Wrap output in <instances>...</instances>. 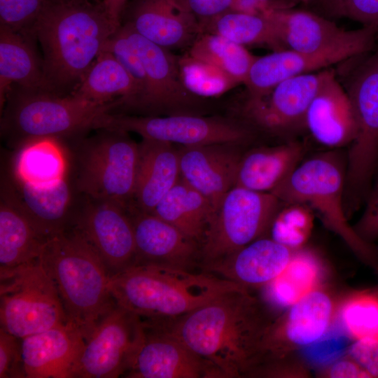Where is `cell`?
Wrapping results in <instances>:
<instances>
[{
    "instance_id": "cell-1",
    "label": "cell",
    "mask_w": 378,
    "mask_h": 378,
    "mask_svg": "<svg viewBox=\"0 0 378 378\" xmlns=\"http://www.w3.org/2000/svg\"><path fill=\"white\" fill-rule=\"evenodd\" d=\"M147 319L213 364L224 378L252 377L272 321L264 302L244 287L179 316Z\"/></svg>"
},
{
    "instance_id": "cell-2",
    "label": "cell",
    "mask_w": 378,
    "mask_h": 378,
    "mask_svg": "<svg viewBox=\"0 0 378 378\" xmlns=\"http://www.w3.org/2000/svg\"><path fill=\"white\" fill-rule=\"evenodd\" d=\"M120 27L103 4L50 1L32 31L42 46L43 69L52 88L80 82Z\"/></svg>"
},
{
    "instance_id": "cell-3",
    "label": "cell",
    "mask_w": 378,
    "mask_h": 378,
    "mask_svg": "<svg viewBox=\"0 0 378 378\" xmlns=\"http://www.w3.org/2000/svg\"><path fill=\"white\" fill-rule=\"evenodd\" d=\"M241 287L205 271L147 264L132 266L109 280L116 304L145 318L179 316Z\"/></svg>"
},
{
    "instance_id": "cell-4",
    "label": "cell",
    "mask_w": 378,
    "mask_h": 378,
    "mask_svg": "<svg viewBox=\"0 0 378 378\" xmlns=\"http://www.w3.org/2000/svg\"><path fill=\"white\" fill-rule=\"evenodd\" d=\"M39 260L57 288L68 320L86 339L117 304L103 261L74 227L48 239Z\"/></svg>"
},
{
    "instance_id": "cell-5",
    "label": "cell",
    "mask_w": 378,
    "mask_h": 378,
    "mask_svg": "<svg viewBox=\"0 0 378 378\" xmlns=\"http://www.w3.org/2000/svg\"><path fill=\"white\" fill-rule=\"evenodd\" d=\"M346 159L339 149L315 155L300 163L271 193L281 203L307 206L339 235L364 264L378 274V249L363 241L349 223L344 206Z\"/></svg>"
},
{
    "instance_id": "cell-6",
    "label": "cell",
    "mask_w": 378,
    "mask_h": 378,
    "mask_svg": "<svg viewBox=\"0 0 378 378\" xmlns=\"http://www.w3.org/2000/svg\"><path fill=\"white\" fill-rule=\"evenodd\" d=\"M343 87L351 101L357 132L346 155L344 206L358 211L366 200L378 169V45L346 59Z\"/></svg>"
},
{
    "instance_id": "cell-7",
    "label": "cell",
    "mask_w": 378,
    "mask_h": 378,
    "mask_svg": "<svg viewBox=\"0 0 378 378\" xmlns=\"http://www.w3.org/2000/svg\"><path fill=\"white\" fill-rule=\"evenodd\" d=\"M99 130L69 147L71 177L80 193L130 209L134 206L139 144L128 132Z\"/></svg>"
},
{
    "instance_id": "cell-8",
    "label": "cell",
    "mask_w": 378,
    "mask_h": 378,
    "mask_svg": "<svg viewBox=\"0 0 378 378\" xmlns=\"http://www.w3.org/2000/svg\"><path fill=\"white\" fill-rule=\"evenodd\" d=\"M120 99L97 104L72 94L59 97L50 92L20 89L10 98L1 130L13 150L39 138L72 139L92 129L98 116L121 105Z\"/></svg>"
},
{
    "instance_id": "cell-9",
    "label": "cell",
    "mask_w": 378,
    "mask_h": 378,
    "mask_svg": "<svg viewBox=\"0 0 378 378\" xmlns=\"http://www.w3.org/2000/svg\"><path fill=\"white\" fill-rule=\"evenodd\" d=\"M68 321L57 288L39 259L0 269L1 328L23 338Z\"/></svg>"
},
{
    "instance_id": "cell-10",
    "label": "cell",
    "mask_w": 378,
    "mask_h": 378,
    "mask_svg": "<svg viewBox=\"0 0 378 378\" xmlns=\"http://www.w3.org/2000/svg\"><path fill=\"white\" fill-rule=\"evenodd\" d=\"M271 192L234 186L214 210L201 245V270L262 237L281 208Z\"/></svg>"
},
{
    "instance_id": "cell-11",
    "label": "cell",
    "mask_w": 378,
    "mask_h": 378,
    "mask_svg": "<svg viewBox=\"0 0 378 378\" xmlns=\"http://www.w3.org/2000/svg\"><path fill=\"white\" fill-rule=\"evenodd\" d=\"M92 129L132 132L142 139L180 146L221 143L244 145L253 136L251 130L236 120L188 113L166 116H134L108 111L97 118Z\"/></svg>"
},
{
    "instance_id": "cell-12",
    "label": "cell",
    "mask_w": 378,
    "mask_h": 378,
    "mask_svg": "<svg viewBox=\"0 0 378 378\" xmlns=\"http://www.w3.org/2000/svg\"><path fill=\"white\" fill-rule=\"evenodd\" d=\"M143 336L141 318L117 304L85 339L74 378L125 377L134 363Z\"/></svg>"
},
{
    "instance_id": "cell-13",
    "label": "cell",
    "mask_w": 378,
    "mask_h": 378,
    "mask_svg": "<svg viewBox=\"0 0 378 378\" xmlns=\"http://www.w3.org/2000/svg\"><path fill=\"white\" fill-rule=\"evenodd\" d=\"M340 304L319 286L288 307L267 329L260 365L288 359L291 353L320 341L337 317Z\"/></svg>"
},
{
    "instance_id": "cell-14",
    "label": "cell",
    "mask_w": 378,
    "mask_h": 378,
    "mask_svg": "<svg viewBox=\"0 0 378 378\" xmlns=\"http://www.w3.org/2000/svg\"><path fill=\"white\" fill-rule=\"evenodd\" d=\"M72 227L94 248L110 276L136 265L134 228L126 208L83 195Z\"/></svg>"
},
{
    "instance_id": "cell-15",
    "label": "cell",
    "mask_w": 378,
    "mask_h": 378,
    "mask_svg": "<svg viewBox=\"0 0 378 378\" xmlns=\"http://www.w3.org/2000/svg\"><path fill=\"white\" fill-rule=\"evenodd\" d=\"M325 69L286 79L263 95L248 96L243 106L244 116L274 135L288 136L306 130L307 111Z\"/></svg>"
},
{
    "instance_id": "cell-16",
    "label": "cell",
    "mask_w": 378,
    "mask_h": 378,
    "mask_svg": "<svg viewBox=\"0 0 378 378\" xmlns=\"http://www.w3.org/2000/svg\"><path fill=\"white\" fill-rule=\"evenodd\" d=\"M265 14L274 24L284 46L295 51L318 53L348 46L373 50L377 46V36L372 29L362 27L345 30L312 10L289 7Z\"/></svg>"
},
{
    "instance_id": "cell-17",
    "label": "cell",
    "mask_w": 378,
    "mask_h": 378,
    "mask_svg": "<svg viewBox=\"0 0 378 378\" xmlns=\"http://www.w3.org/2000/svg\"><path fill=\"white\" fill-rule=\"evenodd\" d=\"M143 340L127 378H224L213 364L147 318Z\"/></svg>"
},
{
    "instance_id": "cell-18",
    "label": "cell",
    "mask_w": 378,
    "mask_h": 378,
    "mask_svg": "<svg viewBox=\"0 0 378 378\" xmlns=\"http://www.w3.org/2000/svg\"><path fill=\"white\" fill-rule=\"evenodd\" d=\"M1 184L10 190L46 239L72 227L83 194L78 191L71 172L62 179L36 186L13 179L2 168Z\"/></svg>"
},
{
    "instance_id": "cell-19",
    "label": "cell",
    "mask_w": 378,
    "mask_h": 378,
    "mask_svg": "<svg viewBox=\"0 0 378 378\" xmlns=\"http://www.w3.org/2000/svg\"><path fill=\"white\" fill-rule=\"evenodd\" d=\"M139 55L147 79V90L139 108L174 113L186 111L196 98L183 87L179 74L178 57L168 50L146 38L132 27H122Z\"/></svg>"
},
{
    "instance_id": "cell-20",
    "label": "cell",
    "mask_w": 378,
    "mask_h": 378,
    "mask_svg": "<svg viewBox=\"0 0 378 378\" xmlns=\"http://www.w3.org/2000/svg\"><path fill=\"white\" fill-rule=\"evenodd\" d=\"M133 225L136 265H158L195 272L201 270V245L179 229L135 206L129 210Z\"/></svg>"
},
{
    "instance_id": "cell-21",
    "label": "cell",
    "mask_w": 378,
    "mask_h": 378,
    "mask_svg": "<svg viewBox=\"0 0 378 378\" xmlns=\"http://www.w3.org/2000/svg\"><path fill=\"white\" fill-rule=\"evenodd\" d=\"M22 339L27 378H74L85 343L71 321Z\"/></svg>"
},
{
    "instance_id": "cell-22",
    "label": "cell",
    "mask_w": 378,
    "mask_h": 378,
    "mask_svg": "<svg viewBox=\"0 0 378 378\" xmlns=\"http://www.w3.org/2000/svg\"><path fill=\"white\" fill-rule=\"evenodd\" d=\"M241 146L221 143L180 146L181 178L205 196L214 208L235 185Z\"/></svg>"
},
{
    "instance_id": "cell-23",
    "label": "cell",
    "mask_w": 378,
    "mask_h": 378,
    "mask_svg": "<svg viewBox=\"0 0 378 378\" xmlns=\"http://www.w3.org/2000/svg\"><path fill=\"white\" fill-rule=\"evenodd\" d=\"M305 129L318 143L332 149L349 146L356 137L357 126L351 101L332 69L324 70L307 111Z\"/></svg>"
},
{
    "instance_id": "cell-24",
    "label": "cell",
    "mask_w": 378,
    "mask_h": 378,
    "mask_svg": "<svg viewBox=\"0 0 378 378\" xmlns=\"http://www.w3.org/2000/svg\"><path fill=\"white\" fill-rule=\"evenodd\" d=\"M371 50L362 46H348L318 53L290 49L274 51L255 57L244 85L248 96H261L286 79L327 69Z\"/></svg>"
},
{
    "instance_id": "cell-25",
    "label": "cell",
    "mask_w": 378,
    "mask_h": 378,
    "mask_svg": "<svg viewBox=\"0 0 378 378\" xmlns=\"http://www.w3.org/2000/svg\"><path fill=\"white\" fill-rule=\"evenodd\" d=\"M295 251L272 238L261 237L202 271L249 289L267 285L275 279L286 267Z\"/></svg>"
},
{
    "instance_id": "cell-26",
    "label": "cell",
    "mask_w": 378,
    "mask_h": 378,
    "mask_svg": "<svg viewBox=\"0 0 378 378\" xmlns=\"http://www.w3.org/2000/svg\"><path fill=\"white\" fill-rule=\"evenodd\" d=\"M139 34L168 50L191 46L199 21L182 0H140L128 22Z\"/></svg>"
},
{
    "instance_id": "cell-27",
    "label": "cell",
    "mask_w": 378,
    "mask_h": 378,
    "mask_svg": "<svg viewBox=\"0 0 378 378\" xmlns=\"http://www.w3.org/2000/svg\"><path fill=\"white\" fill-rule=\"evenodd\" d=\"M134 193V206L151 213L181 178L178 149L174 144L142 139Z\"/></svg>"
},
{
    "instance_id": "cell-28",
    "label": "cell",
    "mask_w": 378,
    "mask_h": 378,
    "mask_svg": "<svg viewBox=\"0 0 378 378\" xmlns=\"http://www.w3.org/2000/svg\"><path fill=\"white\" fill-rule=\"evenodd\" d=\"M2 168L21 183L36 186L48 185L70 174V148L57 138L30 140L13 150Z\"/></svg>"
},
{
    "instance_id": "cell-29",
    "label": "cell",
    "mask_w": 378,
    "mask_h": 378,
    "mask_svg": "<svg viewBox=\"0 0 378 378\" xmlns=\"http://www.w3.org/2000/svg\"><path fill=\"white\" fill-rule=\"evenodd\" d=\"M304 147L299 141L252 149L242 154L234 186L260 192H271L300 163Z\"/></svg>"
},
{
    "instance_id": "cell-30",
    "label": "cell",
    "mask_w": 378,
    "mask_h": 378,
    "mask_svg": "<svg viewBox=\"0 0 378 378\" xmlns=\"http://www.w3.org/2000/svg\"><path fill=\"white\" fill-rule=\"evenodd\" d=\"M47 241L36 230L10 190H0V269L37 260Z\"/></svg>"
},
{
    "instance_id": "cell-31",
    "label": "cell",
    "mask_w": 378,
    "mask_h": 378,
    "mask_svg": "<svg viewBox=\"0 0 378 378\" xmlns=\"http://www.w3.org/2000/svg\"><path fill=\"white\" fill-rule=\"evenodd\" d=\"M13 83L27 91L50 92L52 90L42 64L24 35L1 25V107L5 102L8 88Z\"/></svg>"
},
{
    "instance_id": "cell-32",
    "label": "cell",
    "mask_w": 378,
    "mask_h": 378,
    "mask_svg": "<svg viewBox=\"0 0 378 378\" xmlns=\"http://www.w3.org/2000/svg\"><path fill=\"white\" fill-rule=\"evenodd\" d=\"M85 100L106 104L122 100V104L135 107L139 89L129 73L108 51H101L78 86L71 93Z\"/></svg>"
},
{
    "instance_id": "cell-33",
    "label": "cell",
    "mask_w": 378,
    "mask_h": 378,
    "mask_svg": "<svg viewBox=\"0 0 378 378\" xmlns=\"http://www.w3.org/2000/svg\"><path fill=\"white\" fill-rule=\"evenodd\" d=\"M214 210L205 196L180 178L150 214L173 225L202 245Z\"/></svg>"
},
{
    "instance_id": "cell-34",
    "label": "cell",
    "mask_w": 378,
    "mask_h": 378,
    "mask_svg": "<svg viewBox=\"0 0 378 378\" xmlns=\"http://www.w3.org/2000/svg\"><path fill=\"white\" fill-rule=\"evenodd\" d=\"M323 269L318 256L303 247L295 251L284 270L267 284L270 300L288 308L320 286Z\"/></svg>"
},
{
    "instance_id": "cell-35",
    "label": "cell",
    "mask_w": 378,
    "mask_h": 378,
    "mask_svg": "<svg viewBox=\"0 0 378 378\" xmlns=\"http://www.w3.org/2000/svg\"><path fill=\"white\" fill-rule=\"evenodd\" d=\"M200 27L201 33L218 34L244 46H267L274 51L285 48L274 24L265 13L231 10L200 24Z\"/></svg>"
},
{
    "instance_id": "cell-36",
    "label": "cell",
    "mask_w": 378,
    "mask_h": 378,
    "mask_svg": "<svg viewBox=\"0 0 378 378\" xmlns=\"http://www.w3.org/2000/svg\"><path fill=\"white\" fill-rule=\"evenodd\" d=\"M188 53L219 68L238 85L244 83L256 57L245 46L209 32L197 36Z\"/></svg>"
},
{
    "instance_id": "cell-37",
    "label": "cell",
    "mask_w": 378,
    "mask_h": 378,
    "mask_svg": "<svg viewBox=\"0 0 378 378\" xmlns=\"http://www.w3.org/2000/svg\"><path fill=\"white\" fill-rule=\"evenodd\" d=\"M178 63L183 87L195 97H216L238 85L219 68L188 52L179 57Z\"/></svg>"
},
{
    "instance_id": "cell-38",
    "label": "cell",
    "mask_w": 378,
    "mask_h": 378,
    "mask_svg": "<svg viewBox=\"0 0 378 378\" xmlns=\"http://www.w3.org/2000/svg\"><path fill=\"white\" fill-rule=\"evenodd\" d=\"M337 317L352 339L378 338V297L368 290L352 294L343 300Z\"/></svg>"
},
{
    "instance_id": "cell-39",
    "label": "cell",
    "mask_w": 378,
    "mask_h": 378,
    "mask_svg": "<svg viewBox=\"0 0 378 378\" xmlns=\"http://www.w3.org/2000/svg\"><path fill=\"white\" fill-rule=\"evenodd\" d=\"M276 214L270 230L272 239L293 249L303 247L313 227L312 211L298 203H284Z\"/></svg>"
},
{
    "instance_id": "cell-40",
    "label": "cell",
    "mask_w": 378,
    "mask_h": 378,
    "mask_svg": "<svg viewBox=\"0 0 378 378\" xmlns=\"http://www.w3.org/2000/svg\"><path fill=\"white\" fill-rule=\"evenodd\" d=\"M111 52L134 80L139 92L135 107L139 108L147 90V79L142 62L122 27L110 37L102 51Z\"/></svg>"
},
{
    "instance_id": "cell-41",
    "label": "cell",
    "mask_w": 378,
    "mask_h": 378,
    "mask_svg": "<svg viewBox=\"0 0 378 378\" xmlns=\"http://www.w3.org/2000/svg\"><path fill=\"white\" fill-rule=\"evenodd\" d=\"M50 0H0L1 25L24 34L31 30Z\"/></svg>"
},
{
    "instance_id": "cell-42",
    "label": "cell",
    "mask_w": 378,
    "mask_h": 378,
    "mask_svg": "<svg viewBox=\"0 0 378 378\" xmlns=\"http://www.w3.org/2000/svg\"><path fill=\"white\" fill-rule=\"evenodd\" d=\"M0 378H27L22 339L0 328Z\"/></svg>"
},
{
    "instance_id": "cell-43",
    "label": "cell",
    "mask_w": 378,
    "mask_h": 378,
    "mask_svg": "<svg viewBox=\"0 0 378 378\" xmlns=\"http://www.w3.org/2000/svg\"><path fill=\"white\" fill-rule=\"evenodd\" d=\"M363 206V214L352 226L363 241L374 244L378 239V169Z\"/></svg>"
},
{
    "instance_id": "cell-44",
    "label": "cell",
    "mask_w": 378,
    "mask_h": 378,
    "mask_svg": "<svg viewBox=\"0 0 378 378\" xmlns=\"http://www.w3.org/2000/svg\"><path fill=\"white\" fill-rule=\"evenodd\" d=\"M342 17L372 29L378 37V0H344Z\"/></svg>"
},
{
    "instance_id": "cell-45",
    "label": "cell",
    "mask_w": 378,
    "mask_h": 378,
    "mask_svg": "<svg viewBox=\"0 0 378 378\" xmlns=\"http://www.w3.org/2000/svg\"><path fill=\"white\" fill-rule=\"evenodd\" d=\"M349 356L373 378L378 377V338L356 340L349 349Z\"/></svg>"
},
{
    "instance_id": "cell-46",
    "label": "cell",
    "mask_w": 378,
    "mask_h": 378,
    "mask_svg": "<svg viewBox=\"0 0 378 378\" xmlns=\"http://www.w3.org/2000/svg\"><path fill=\"white\" fill-rule=\"evenodd\" d=\"M200 24L227 11L234 10V0H182Z\"/></svg>"
},
{
    "instance_id": "cell-47",
    "label": "cell",
    "mask_w": 378,
    "mask_h": 378,
    "mask_svg": "<svg viewBox=\"0 0 378 378\" xmlns=\"http://www.w3.org/2000/svg\"><path fill=\"white\" fill-rule=\"evenodd\" d=\"M323 374L330 378H373L353 358H343L327 367Z\"/></svg>"
},
{
    "instance_id": "cell-48",
    "label": "cell",
    "mask_w": 378,
    "mask_h": 378,
    "mask_svg": "<svg viewBox=\"0 0 378 378\" xmlns=\"http://www.w3.org/2000/svg\"><path fill=\"white\" fill-rule=\"evenodd\" d=\"M236 10L264 14L271 10L289 8L284 0H234Z\"/></svg>"
},
{
    "instance_id": "cell-49",
    "label": "cell",
    "mask_w": 378,
    "mask_h": 378,
    "mask_svg": "<svg viewBox=\"0 0 378 378\" xmlns=\"http://www.w3.org/2000/svg\"><path fill=\"white\" fill-rule=\"evenodd\" d=\"M344 0H310L307 6L313 8L314 12L326 18L342 17Z\"/></svg>"
},
{
    "instance_id": "cell-50",
    "label": "cell",
    "mask_w": 378,
    "mask_h": 378,
    "mask_svg": "<svg viewBox=\"0 0 378 378\" xmlns=\"http://www.w3.org/2000/svg\"><path fill=\"white\" fill-rule=\"evenodd\" d=\"M128 0H103V5L111 18L120 24V16Z\"/></svg>"
},
{
    "instance_id": "cell-51",
    "label": "cell",
    "mask_w": 378,
    "mask_h": 378,
    "mask_svg": "<svg viewBox=\"0 0 378 378\" xmlns=\"http://www.w3.org/2000/svg\"><path fill=\"white\" fill-rule=\"evenodd\" d=\"M310 0H284V1L290 7H293L298 3H302L307 6Z\"/></svg>"
},
{
    "instance_id": "cell-52",
    "label": "cell",
    "mask_w": 378,
    "mask_h": 378,
    "mask_svg": "<svg viewBox=\"0 0 378 378\" xmlns=\"http://www.w3.org/2000/svg\"><path fill=\"white\" fill-rule=\"evenodd\" d=\"M371 294L378 297V284L372 288L367 289Z\"/></svg>"
},
{
    "instance_id": "cell-53",
    "label": "cell",
    "mask_w": 378,
    "mask_h": 378,
    "mask_svg": "<svg viewBox=\"0 0 378 378\" xmlns=\"http://www.w3.org/2000/svg\"><path fill=\"white\" fill-rule=\"evenodd\" d=\"M377 248H378V245H377Z\"/></svg>"
},
{
    "instance_id": "cell-54",
    "label": "cell",
    "mask_w": 378,
    "mask_h": 378,
    "mask_svg": "<svg viewBox=\"0 0 378 378\" xmlns=\"http://www.w3.org/2000/svg\"></svg>"
}]
</instances>
